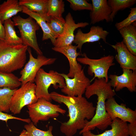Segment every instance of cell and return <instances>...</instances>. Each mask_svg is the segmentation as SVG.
Returning <instances> with one entry per match:
<instances>
[{"mask_svg": "<svg viewBox=\"0 0 136 136\" xmlns=\"http://www.w3.org/2000/svg\"><path fill=\"white\" fill-rule=\"evenodd\" d=\"M50 95L52 100L64 104L68 109L69 120L61 123L60 126V131L66 136H73L78 130L83 129L95 114L96 107L83 96L66 95L55 91Z\"/></svg>", "mask_w": 136, "mask_h": 136, "instance_id": "obj_1", "label": "cell"}, {"mask_svg": "<svg viewBox=\"0 0 136 136\" xmlns=\"http://www.w3.org/2000/svg\"><path fill=\"white\" fill-rule=\"evenodd\" d=\"M85 93L87 99L96 95L97 101L94 116L80 131L79 134L94 130L96 127L102 130L105 129L112 121L106 111L105 102L106 100L114 97L115 94V91L109 82H107L105 79L95 78L93 83L87 88Z\"/></svg>", "mask_w": 136, "mask_h": 136, "instance_id": "obj_2", "label": "cell"}, {"mask_svg": "<svg viewBox=\"0 0 136 136\" xmlns=\"http://www.w3.org/2000/svg\"><path fill=\"white\" fill-rule=\"evenodd\" d=\"M28 47L23 44H10L0 39V71L12 73L22 68L26 62Z\"/></svg>", "mask_w": 136, "mask_h": 136, "instance_id": "obj_3", "label": "cell"}, {"mask_svg": "<svg viewBox=\"0 0 136 136\" xmlns=\"http://www.w3.org/2000/svg\"><path fill=\"white\" fill-rule=\"evenodd\" d=\"M34 82L37 98H43L50 101L52 100L48 91L50 86L53 85L55 89L58 87L62 89L65 85L64 79L60 73L53 70L47 72L41 68L38 72Z\"/></svg>", "mask_w": 136, "mask_h": 136, "instance_id": "obj_4", "label": "cell"}, {"mask_svg": "<svg viewBox=\"0 0 136 136\" xmlns=\"http://www.w3.org/2000/svg\"><path fill=\"white\" fill-rule=\"evenodd\" d=\"M29 117L35 125L40 121H46L58 117L60 113L65 114L66 110L59 105L54 104L43 98L38 99L35 103L27 106Z\"/></svg>", "mask_w": 136, "mask_h": 136, "instance_id": "obj_5", "label": "cell"}, {"mask_svg": "<svg viewBox=\"0 0 136 136\" xmlns=\"http://www.w3.org/2000/svg\"><path fill=\"white\" fill-rule=\"evenodd\" d=\"M12 21L20 31L22 44L32 48L38 55H43L36 36V31L40 28L37 22L30 16L24 19L19 15L13 17Z\"/></svg>", "mask_w": 136, "mask_h": 136, "instance_id": "obj_6", "label": "cell"}, {"mask_svg": "<svg viewBox=\"0 0 136 136\" xmlns=\"http://www.w3.org/2000/svg\"><path fill=\"white\" fill-rule=\"evenodd\" d=\"M82 57H78L77 61L80 63L89 66L88 73L89 75H94L93 79L104 78L107 82L108 81V72L110 68L114 65V57L109 55L102 57L98 59L89 58L85 53L82 54Z\"/></svg>", "mask_w": 136, "mask_h": 136, "instance_id": "obj_7", "label": "cell"}, {"mask_svg": "<svg viewBox=\"0 0 136 136\" xmlns=\"http://www.w3.org/2000/svg\"><path fill=\"white\" fill-rule=\"evenodd\" d=\"M36 85L27 82L22 85L15 91L11 98L10 111L15 114L20 113L24 106L32 104L37 101L36 95Z\"/></svg>", "mask_w": 136, "mask_h": 136, "instance_id": "obj_8", "label": "cell"}, {"mask_svg": "<svg viewBox=\"0 0 136 136\" xmlns=\"http://www.w3.org/2000/svg\"><path fill=\"white\" fill-rule=\"evenodd\" d=\"M27 51L29 59L21 71V76L19 78L22 85L28 82L33 83L38 72L42 66L52 64L56 60V58H47L43 54L38 55L37 58H35L32 55L30 47L28 48Z\"/></svg>", "mask_w": 136, "mask_h": 136, "instance_id": "obj_9", "label": "cell"}, {"mask_svg": "<svg viewBox=\"0 0 136 136\" xmlns=\"http://www.w3.org/2000/svg\"><path fill=\"white\" fill-rule=\"evenodd\" d=\"M60 74L64 78L65 84L61 90L67 95L82 96L87 88L91 84V81L85 76L83 69L76 73L72 78L68 77L65 74Z\"/></svg>", "mask_w": 136, "mask_h": 136, "instance_id": "obj_10", "label": "cell"}, {"mask_svg": "<svg viewBox=\"0 0 136 136\" xmlns=\"http://www.w3.org/2000/svg\"><path fill=\"white\" fill-rule=\"evenodd\" d=\"M106 111L112 121L118 118L129 123H136V111L126 107V104H119L114 97L107 100L105 102Z\"/></svg>", "mask_w": 136, "mask_h": 136, "instance_id": "obj_11", "label": "cell"}, {"mask_svg": "<svg viewBox=\"0 0 136 136\" xmlns=\"http://www.w3.org/2000/svg\"><path fill=\"white\" fill-rule=\"evenodd\" d=\"M122 69L123 73L121 75L111 74L108 77L111 86L116 91L126 88L130 92H136V70Z\"/></svg>", "mask_w": 136, "mask_h": 136, "instance_id": "obj_12", "label": "cell"}, {"mask_svg": "<svg viewBox=\"0 0 136 136\" xmlns=\"http://www.w3.org/2000/svg\"><path fill=\"white\" fill-rule=\"evenodd\" d=\"M65 22L63 32L62 35L56 39L54 47H60L72 44L75 38L74 31L76 29L84 28L89 25L87 22L75 23L70 12L66 15Z\"/></svg>", "mask_w": 136, "mask_h": 136, "instance_id": "obj_13", "label": "cell"}, {"mask_svg": "<svg viewBox=\"0 0 136 136\" xmlns=\"http://www.w3.org/2000/svg\"><path fill=\"white\" fill-rule=\"evenodd\" d=\"M109 34V32L99 26H92L89 32L87 33H83L81 29H79L75 35L73 43L75 44V45L82 54L81 50L84 44L97 42L101 39L107 43L106 38Z\"/></svg>", "mask_w": 136, "mask_h": 136, "instance_id": "obj_14", "label": "cell"}, {"mask_svg": "<svg viewBox=\"0 0 136 136\" xmlns=\"http://www.w3.org/2000/svg\"><path fill=\"white\" fill-rule=\"evenodd\" d=\"M78 48L76 45L71 44L68 46L60 47H54L52 48L53 51L62 54L67 59L69 62V72L67 74L70 78H73L75 74L82 70L81 65L77 61V57L82 55L80 52H78Z\"/></svg>", "mask_w": 136, "mask_h": 136, "instance_id": "obj_15", "label": "cell"}, {"mask_svg": "<svg viewBox=\"0 0 136 136\" xmlns=\"http://www.w3.org/2000/svg\"><path fill=\"white\" fill-rule=\"evenodd\" d=\"M92 9L90 13V24H94L105 20L112 22L110 16L112 13L111 7L107 0H92Z\"/></svg>", "mask_w": 136, "mask_h": 136, "instance_id": "obj_16", "label": "cell"}, {"mask_svg": "<svg viewBox=\"0 0 136 136\" xmlns=\"http://www.w3.org/2000/svg\"><path fill=\"white\" fill-rule=\"evenodd\" d=\"M111 46L117 52L115 58L122 69L136 70V56L129 51L122 41Z\"/></svg>", "mask_w": 136, "mask_h": 136, "instance_id": "obj_17", "label": "cell"}, {"mask_svg": "<svg viewBox=\"0 0 136 136\" xmlns=\"http://www.w3.org/2000/svg\"><path fill=\"white\" fill-rule=\"evenodd\" d=\"M111 129L98 134L92 133L91 131L83 132V136H129L128 131V124L120 119L116 118L112 122Z\"/></svg>", "mask_w": 136, "mask_h": 136, "instance_id": "obj_18", "label": "cell"}, {"mask_svg": "<svg viewBox=\"0 0 136 136\" xmlns=\"http://www.w3.org/2000/svg\"><path fill=\"white\" fill-rule=\"evenodd\" d=\"M22 12L28 15L35 20L41 28L43 31L42 40L50 39L54 46L56 38L48 26L45 19L39 14L31 11L25 6H22Z\"/></svg>", "mask_w": 136, "mask_h": 136, "instance_id": "obj_19", "label": "cell"}, {"mask_svg": "<svg viewBox=\"0 0 136 136\" xmlns=\"http://www.w3.org/2000/svg\"><path fill=\"white\" fill-rule=\"evenodd\" d=\"M118 30L123 39L122 41L127 48L132 54L136 56V25L132 23Z\"/></svg>", "mask_w": 136, "mask_h": 136, "instance_id": "obj_20", "label": "cell"}, {"mask_svg": "<svg viewBox=\"0 0 136 136\" xmlns=\"http://www.w3.org/2000/svg\"><path fill=\"white\" fill-rule=\"evenodd\" d=\"M48 0H20L19 5L26 7L32 12L38 13L44 18L47 22L50 21L51 17L47 15Z\"/></svg>", "mask_w": 136, "mask_h": 136, "instance_id": "obj_21", "label": "cell"}, {"mask_svg": "<svg viewBox=\"0 0 136 136\" xmlns=\"http://www.w3.org/2000/svg\"><path fill=\"white\" fill-rule=\"evenodd\" d=\"M22 6L18 0H7L0 5V19L3 24L6 20L22 12Z\"/></svg>", "mask_w": 136, "mask_h": 136, "instance_id": "obj_22", "label": "cell"}, {"mask_svg": "<svg viewBox=\"0 0 136 136\" xmlns=\"http://www.w3.org/2000/svg\"><path fill=\"white\" fill-rule=\"evenodd\" d=\"M4 24L5 31L4 40L8 43L12 45L22 44L21 39L16 34L14 23L11 19L5 20Z\"/></svg>", "mask_w": 136, "mask_h": 136, "instance_id": "obj_23", "label": "cell"}, {"mask_svg": "<svg viewBox=\"0 0 136 136\" xmlns=\"http://www.w3.org/2000/svg\"><path fill=\"white\" fill-rule=\"evenodd\" d=\"M64 2L62 0H48L47 15L49 17L62 18L65 11Z\"/></svg>", "mask_w": 136, "mask_h": 136, "instance_id": "obj_24", "label": "cell"}, {"mask_svg": "<svg viewBox=\"0 0 136 136\" xmlns=\"http://www.w3.org/2000/svg\"><path fill=\"white\" fill-rule=\"evenodd\" d=\"M21 85L19 78L12 73L0 71V88L5 87L14 89Z\"/></svg>", "mask_w": 136, "mask_h": 136, "instance_id": "obj_25", "label": "cell"}, {"mask_svg": "<svg viewBox=\"0 0 136 136\" xmlns=\"http://www.w3.org/2000/svg\"><path fill=\"white\" fill-rule=\"evenodd\" d=\"M108 2L112 9L110 17L112 22L115 15L119 11L131 7L136 3V0H109Z\"/></svg>", "mask_w": 136, "mask_h": 136, "instance_id": "obj_26", "label": "cell"}, {"mask_svg": "<svg viewBox=\"0 0 136 136\" xmlns=\"http://www.w3.org/2000/svg\"><path fill=\"white\" fill-rule=\"evenodd\" d=\"M17 89L0 88V110L1 111L8 113L10 111L11 98Z\"/></svg>", "mask_w": 136, "mask_h": 136, "instance_id": "obj_27", "label": "cell"}, {"mask_svg": "<svg viewBox=\"0 0 136 136\" xmlns=\"http://www.w3.org/2000/svg\"><path fill=\"white\" fill-rule=\"evenodd\" d=\"M65 19L63 17L57 18L51 17L49 22H47L48 26L56 39L62 34L65 24Z\"/></svg>", "mask_w": 136, "mask_h": 136, "instance_id": "obj_28", "label": "cell"}, {"mask_svg": "<svg viewBox=\"0 0 136 136\" xmlns=\"http://www.w3.org/2000/svg\"><path fill=\"white\" fill-rule=\"evenodd\" d=\"M24 128L27 132V136H54L52 134L53 127L50 126L47 131H43L37 128L32 122L25 125Z\"/></svg>", "mask_w": 136, "mask_h": 136, "instance_id": "obj_29", "label": "cell"}, {"mask_svg": "<svg viewBox=\"0 0 136 136\" xmlns=\"http://www.w3.org/2000/svg\"><path fill=\"white\" fill-rule=\"evenodd\" d=\"M70 4V8L74 11L88 10L90 11L92 9V4L86 0H67Z\"/></svg>", "mask_w": 136, "mask_h": 136, "instance_id": "obj_30", "label": "cell"}, {"mask_svg": "<svg viewBox=\"0 0 136 136\" xmlns=\"http://www.w3.org/2000/svg\"><path fill=\"white\" fill-rule=\"evenodd\" d=\"M129 12L130 13L127 17L122 21L115 23V26L117 30L128 26L136 21V7L131 8Z\"/></svg>", "mask_w": 136, "mask_h": 136, "instance_id": "obj_31", "label": "cell"}, {"mask_svg": "<svg viewBox=\"0 0 136 136\" xmlns=\"http://www.w3.org/2000/svg\"><path fill=\"white\" fill-rule=\"evenodd\" d=\"M12 119L19 120L27 123L28 124L31 122V120L30 119H22L15 117L11 114L3 113L0 110V120L5 121L7 123L8 120Z\"/></svg>", "mask_w": 136, "mask_h": 136, "instance_id": "obj_32", "label": "cell"}, {"mask_svg": "<svg viewBox=\"0 0 136 136\" xmlns=\"http://www.w3.org/2000/svg\"><path fill=\"white\" fill-rule=\"evenodd\" d=\"M128 131L129 136H136V123L128 124Z\"/></svg>", "mask_w": 136, "mask_h": 136, "instance_id": "obj_33", "label": "cell"}, {"mask_svg": "<svg viewBox=\"0 0 136 136\" xmlns=\"http://www.w3.org/2000/svg\"><path fill=\"white\" fill-rule=\"evenodd\" d=\"M5 37L4 27L0 19V39L4 40Z\"/></svg>", "mask_w": 136, "mask_h": 136, "instance_id": "obj_34", "label": "cell"}, {"mask_svg": "<svg viewBox=\"0 0 136 136\" xmlns=\"http://www.w3.org/2000/svg\"><path fill=\"white\" fill-rule=\"evenodd\" d=\"M19 136H27V132L26 130H23Z\"/></svg>", "mask_w": 136, "mask_h": 136, "instance_id": "obj_35", "label": "cell"}, {"mask_svg": "<svg viewBox=\"0 0 136 136\" xmlns=\"http://www.w3.org/2000/svg\"></svg>", "mask_w": 136, "mask_h": 136, "instance_id": "obj_36", "label": "cell"}]
</instances>
